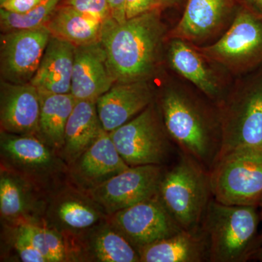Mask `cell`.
Listing matches in <instances>:
<instances>
[{
  "label": "cell",
  "instance_id": "1",
  "mask_svg": "<svg viewBox=\"0 0 262 262\" xmlns=\"http://www.w3.org/2000/svg\"><path fill=\"white\" fill-rule=\"evenodd\" d=\"M161 8L117 23L103 25L102 43L116 83L148 80L158 64L166 37Z\"/></svg>",
  "mask_w": 262,
  "mask_h": 262
},
{
  "label": "cell",
  "instance_id": "2",
  "mask_svg": "<svg viewBox=\"0 0 262 262\" xmlns=\"http://www.w3.org/2000/svg\"><path fill=\"white\" fill-rule=\"evenodd\" d=\"M160 112L170 139L181 151L210 171L222 146L218 110L179 85L165 87Z\"/></svg>",
  "mask_w": 262,
  "mask_h": 262
},
{
  "label": "cell",
  "instance_id": "3",
  "mask_svg": "<svg viewBox=\"0 0 262 262\" xmlns=\"http://www.w3.org/2000/svg\"><path fill=\"white\" fill-rule=\"evenodd\" d=\"M258 207L226 205L212 198L201 228L208 251V261L249 260L261 221Z\"/></svg>",
  "mask_w": 262,
  "mask_h": 262
},
{
  "label": "cell",
  "instance_id": "4",
  "mask_svg": "<svg viewBox=\"0 0 262 262\" xmlns=\"http://www.w3.org/2000/svg\"><path fill=\"white\" fill-rule=\"evenodd\" d=\"M236 83L215 106L222 134L218 159L236 150L262 149V70Z\"/></svg>",
  "mask_w": 262,
  "mask_h": 262
},
{
  "label": "cell",
  "instance_id": "5",
  "mask_svg": "<svg viewBox=\"0 0 262 262\" xmlns=\"http://www.w3.org/2000/svg\"><path fill=\"white\" fill-rule=\"evenodd\" d=\"M158 198L184 230L196 232L212 196L209 171L187 155L163 174Z\"/></svg>",
  "mask_w": 262,
  "mask_h": 262
},
{
  "label": "cell",
  "instance_id": "6",
  "mask_svg": "<svg viewBox=\"0 0 262 262\" xmlns=\"http://www.w3.org/2000/svg\"><path fill=\"white\" fill-rule=\"evenodd\" d=\"M194 46L222 70L246 75L262 66V15L241 5L218 40L203 47Z\"/></svg>",
  "mask_w": 262,
  "mask_h": 262
},
{
  "label": "cell",
  "instance_id": "7",
  "mask_svg": "<svg viewBox=\"0 0 262 262\" xmlns=\"http://www.w3.org/2000/svg\"><path fill=\"white\" fill-rule=\"evenodd\" d=\"M209 175L215 201L232 206L258 207L262 200V149L248 148L223 155Z\"/></svg>",
  "mask_w": 262,
  "mask_h": 262
},
{
  "label": "cell",
  "instance_id": "8",
  "mask_svg": "<svg viewBox=\"0 0 262 262\" xmlns=\"http://www.w3.org/2000/svg\"><path fill=\"white\" fill-rule=\"evenodd\" d=\"M110 135L129 166L161 165L171 151L170 136L153 102Z\"/></svg>",
  "mask_w": 262,
  "mask_h": 262
},
{
  "label": "cell",
  "instance_id": "9",
  "mask_svg": "<svg viewBox=\"0 0 262 262\" xmlns=\"http://www.w3.org/2000/svg\"><path fill=\"white\" fill-rule=\"evenodd\" d=\"M51 37L46 26L3 32L0 37L2 80L15 84L30 82Z\"/></svg>",
  "mask_w": 262,
  "mask_h": 262
},
{
  "label": "cell",
  "instance_id": "10",
  "mask_svg": "<svg viewBox=\"0 0 262 262\" xmlns=\"http://www.w3.org/2000/svg\"><path fill=\"white\" fill-rule=\"evenodd\" d=\"M165 170L161 165L130 166L95 189V199L108 213H116L158 195Z\"/></svg>",
  "mask_w": 262,
  "mask_h": 262
},
{
  "label": "cell",
  "instance_id": "11",
  "mask_svg": "<svg viewBox=\"0 0 262 262\" xmlns=\"http://www.w3.org/2000/svg\"><path fill=\"white\" fill-rule=\"evenodd\" d=\"M115 222L139 251L182 230L158 195L116 212Z\"/></svg>",
  "mask_w": 262,
  "mask_h": 262
},
{
  "label": "cell",
  "instance_id": "12",
  "mask_svg": "<svg viewBox=\"0 0 262 262\" xmlns=\"http://www.w3.org/2000/svg\"><path fill=\"white\" fill-rule=\"evenodd\" d=\"M167 58L172 70L205 95L215 106L223 99L227 91L215 63L196 49L194 45L182 39H168Z\"/></svg>",
  "mask_w": 262,
  "mask_h": 262
},
{
  "label": "cell",
  "instance_id": "13",
  "mask_svg": "<svg viewBox=\"0 0 262 262\" xmlns=\"http://www.w3.org/2000/svg\"><path fill=\"white\" fill-rule=\"evenodd\" d=\"M116 83L101 42L76 46L71 94L77 101H97Z\"/></svg>",
  "mask_w": 262,
  "mask_h": 262
},
{
  "label": "cell",
  "instance_id": "14",
  "mask_svg": "<svg viewBox=\"0 0 262 262\" xmlns=\"http://www.w3.org/2000/svg\"><path fill=\"white\" fill-rule=\"evenodd\" d=\"M153 99L148 80L115 83L96 101L101 126L108 133L115 130L145 110Z\"/></svg>",
  "mask_w": 262,
  "mask_h": 262
},
{
  "label": "cell",
  "instance_id": "15",
  "mask_svg": "<svg viewBox=\"0 0 262 262\" xmlns=\"http://www.w3.org/2000/svg\"><path fill=\"white\" fill-rule=\"evenodd\" d=\"M233 12V0H187L181 20L168 39L201 43L225 28Z\"/></svg>",
  "mask_w": 262,
  "mask_h": 262
},
{
  "label": "cell",
  "instance_id": "16",
  "mask_svg": "<svg viewBox=\"0 0 262 262\" xmlns=\"http://www.w3.org/2000/svg\"><path fill=\"white\" fill-rule=\"evenodd\" d=\"M40 96L30 82L15 84L1 81L0 121L5 131L31 134L39 131Z\"/></svg>",
  "mask_w": 262,
  "mask_h": 262
},
{
  "label": "cell",
  "instance_id": "17",
  "mask_svg": "<svg viewBox=\"0 0 262 262\" xmlns=\"http://www.w3.org/2000/svg\"><path fill=\"white\" fill-rule=\"evenodd\" d=\"M75 48L72 43L51 35L30 83L39 92L70 94Z\"/></svg>",
  "mask_w": 262,
  "mask_h": 262
},
{
  "label": "cell",
  "instance_id": "18",
  "mask_svg": "<svg viewBox=\"0 0 262 262\" xmlns=\"http://www.w3.org/2000/svg\"><path fill=\"white\" fill-rule=\"evenodd\" d=\"M141 261H208L206 239L201 231L181 230L178 233L142 248L139 251Z\"/></svg>",
  "mask_w": 262,
  "mask_h": 262
},
{
  "label": "cell",
  "instance_id": "19",
  "mask_svg": "<svg viewBox=\"0 0 262 262\" xmlns=\"http://www.w3.org/2000/svg\"><path fill=\"white\" fill-rule=\"evenodd\" d=\"M104 22L68 5H59L46 25L52 36L75 46L101 42Z\"/></svg>",
  "mask_w": 262,
  "mask_h": 262
},
{
  "label": "cell",
  "instance_id": "20",
  "mask_svg": "<svg viewBox=\"0 0 262 262\" xmlns=\"http://www.w3.org/2000/svg\"><path fill=\"white\" fill-rule=\"evenodd\" d=\"M102 128L96 101H77L66 125L63 146L67 157L73 160L80 158Z\"/></svg>",
  "mask_w": 262,
  "mask_h": 262
},
{
  "label": "cell",
  "instance_id": "21",
  "mask_svg": "<svg viewBox=\"0 0 262 262\" xmlns=\"http://www.w3.org/2000/svg\"><path fill=\"white\" fill-rule=\"evenodd\" d=\"M39 93V131L56 147L64 146L65 129L77 100L72 94Z\"/></svg>",
  "mask_w": 262,
  "mask_h": 262
},
{
  "label": "cell",
  "instance_id": "22",
  "mask_svg": "<svg viewBox=\"0 0 262 262\" xmlns=\"http://www.w3.org/2000/svg\"><path fill=\"white\" fill-rule=\"evenodd\" d=\"M80 170L91 179L116 175L128 168L114 144L110 133L102 128L96 140L81 155Z\"/></svg>",
  "mask_w": 262,
  "mask_h": 262
},
{
  "label": "cell",
  "instance_id": "23",
  "mask_svg": "<svg viewBox=\"0 0 262 262\" xmlns=\"http://www.w3.org/2000/svg\"><path fill=\"white\" fill-rule=\"evenodd\" d=\"M62 0H46L27 13H12L0 8L2 32L39 28L47 25Z\"/></svg>",
  "mask_w": 262,
  "mask_h": 262
},
{
  "label": "cell",
  "instance_id": "24",
  "mask_svg": "<svg viewBox=\"0 0 262 262\" xmlns=\"http://www.w3.org/2000/svg\"><path fill=\"white\" fill-rule=\"evenodd\" d=\"M95 254L103 262L141 261L139 251L122 234L106 229L98 234L94 243Z\"/></svg>",
  "mask_w": 262,
  "mask_h": 262
},
{
  "label": "cell",
  "instance_id": "25",
  "mask_svg": "<svg viewBox=\"0 0 262 262\" xmlns=\"http://www.w3.org/2000/svg\"><path fill=\"white\" fill-rule=\"evenodd\" d=\"M2 146L10 157L22 163L42 165L51 161L49 150L35 138L29 136L7 137L2 141Z\"/></svg>",
  "mask_w": 262,
  "mask_h": 262
},
{
  "label": "cell",
  "instance_id": "26",
  "mask_svg": "<svg viewBox=\"0 0 262 262\" xmlns=\"http://www.w3.org/2000/svg\"><path fill=\"white\" fill-rule=\"evenodd\" d=\"M48 261H63L64 246L58 234L42 227L24 225L19 229Z\"/></svg>",
  "mask_w": 262,
  "mask_h": 262
},
{
  "label": "cell",
  "instance_id": "27",
  "mask_svg": "<svg viewBox=\"0 0 262 262\" xmlns=\"http://www.w3.org/2000/svg\"><path fill=\"white\" fill-rule=\"evenodd\" d=\"M58 212L62 222L72 228H88L98 220L96 211L80 202H65L59 206Z\"/></svg>",
  "mask_w": 262,
  "mask_h": 262
},
{
  "label": "cell",
  "instance_id": "28",
  "mask_svg": "<svg viewBox=\"0 0 262 262\" xmlns=\"http://www.w3.org/2000/svg\"><path fill=\"white\" fill-rule=\"evenodd\" d=\"M0 210L6 217H14L22 213L24 200L18 184L9 177L0 180Z\"/></svg>",
  "mask_w": 262,
  "mask_h": 262
},
{
  "label": "cell",
  "instance_id": "29",
  "mask_svg": "<svg viewBox=\"0 0 262 262\" xmlns=\"http://www.w3.org/2000/svg\"><path fill=\"white\" fill-rule=\"evenodd\" d=\"M63 5L105 22L111 18L108 0H63Z\"/></svg>",
  "mask_w": 262,
  "mask_h": 262
},
{
  "label": "cell",
  "instance_id": "30",
  "mask_svg": "<svg viewBox=\"0 0 262 262\" xmlns=\"http://www.w3.org/2000/svg\"><path fill=\"white\" fill-rule=\"evenodd\" d=\"M15 248L20 259L24 262H47V259L33 246L32 243L20 231L15 239Z\"/></svg>",
  "mask_w": 262,
  "mask_h": 262
},
{
  "label": "cell",
  "instance_id": "31",
  "mask_svg": "<svg viewBox=\"0 0 262 262\" xmlns=\"http://www.w3.org/2000/svg\"><path fill=\"white\" fill-rule=\"evenodd\" d=\"M162 8V0H125L127 19L134 18L150 10Z\"/></svg>",
  "mask_w": 262,
  "mask_h": 262
},
{
  "label": "cell",
  "instance_id": "32",
  "mask_svg": "<svg viewBox=\"0 0 262 262\" xmlns=\"http://www.w3.org/2000/svg\"><path fill=\"white\" fill-rule=\"evenodd\" d=\"M45 1L46 0H5L0 3V8L12 13L23 14L37 8Z\"/></svg>",
  "mask_w": 262,
  "mask_h": 262
},
{
  "label": "cell",
  "instance_id": "33",
  "mask_svg": "<svg viewBox=\"0 0 262 262\" xmlns=\"http://www.w3.org/2000/svg\"><path fill=\"white\" fill-rule=\"evenodd\" d=\"M112 18L117 23L127 20L125 13V0H108Z\"/></svg>",
  "mask_w": 262,
  "mask_h": 262
},
{
  "label": "cell",
  "instance_id": "34",
  "mask_svg": "<svg viewBox=\"0 0 262 262\" xmlns=\"http://www.w3.org/2000/svg\"><path fill=\"white\" fill-rule=\"evenodd\" d=\"M249 260L262 262V233L258 235L256 239L251 255H250Z\"/></svg>",
  "mask_w": 262,
  "mask_h": 262
},
{
  "label": "cell",
  "instance_id": "35",
  "mask_svg": "<svg viewBox=\"0 0 262 262\" xmlns=\"http://www.w3.org/2000/svg\"><path fill=\"white\" fill-rule=\"evenodd\" d=\"M239 4L262 15V0H237Z\"/></svg>",
  "mask_w": 262,
  "mask_h": 262
},
{
  "label": "cell",
  "instance_id": "36",
  "mask_svg": "<svg viewBox=\"0 0 262 262\" xmlns=\"http://www.w3.org/2000/svg\"><path fill=\"white\" fill-rule=\"evenodd\" d=\"M180 2L181 0H162V4H163V8H166V7H171L178 4Z\"/></svg>",
  "mask_w": 262,
  "mask_h": 262
},
{
  "label": "cell",
  "instance_id": "37",
  "mask_svg": "<svg viewBox=\"0 0 262 262\" xmlns=\"http://www.w3.org/2000/svg\"><path fill=\"white\" fill-rule=\"evenodd\" d=\"M258 210H259L260 216H261V220H262V200L260 202L259 205H258Z\"/></svg>",
  "mask_w": 262,
  "mask_h": 262
},
{
  "label": "cell",
  "instance_id": "38",
  "mask_svg": "<svg viewBox=\"0 0 262 262\" xmlns=\"http://www.w3.org/2000/svg\"><path fill=\"white\" fill-rule=\"evenodd\" d=\"M5 0H0V3H3V2H5Z\"/></svg>",
  "mask_w": 262,
  "mask_h": 262
}]
</instances>
